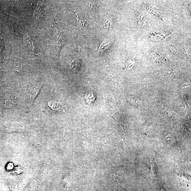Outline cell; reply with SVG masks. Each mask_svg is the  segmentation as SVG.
I'll list each match as a JSON object with an SVG mask.
<instances>
[{
	"label": "cell",
	"instance_id": "cell-1",
	"mask_svg": "<svg viewBox=\"0 0 191 191\" xmlns=\"http://www.w3.org/2000/svg\"><path fill=\"white\" fill-rule=\"evenodd\" d=\"M41 88H42V86H33L32 89L31 90V98L32 101H33L35 98L36 97Z\"/></svg>",
	"mask_w": 191,
	"mask_h": 191
},
{
	"label": "cell",
	"instance_id": "cell-2",
	"mask_svg": "<svg viewBox=\"0 0 191 191\" xmlns=\"http://www.w3.org/2000/svg\"><path fill=\"white\" fill-rule=\"evenodd\" d=\"M7 103L9 104V105H13V104L15 103L14 101V99L13 97H9L7 98Z\"/></svg>",
	"mask_w": 191,
	"mask_h": 191
}]
</instances>
